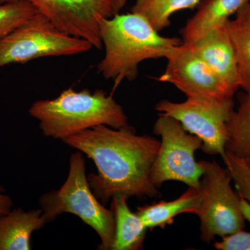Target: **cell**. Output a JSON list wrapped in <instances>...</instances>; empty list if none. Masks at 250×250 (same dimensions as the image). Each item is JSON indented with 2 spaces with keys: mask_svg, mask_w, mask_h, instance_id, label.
<instances>
[{
  "mask_svg": "<svg viewBox=\"0 0 250 250\" xmlns=\"http://www.w3.org/2000/svg\"><path fill=\"white\" fill-rule=\"evenodd\" d=\"M229 19L225 27L236 54L241 88L250 93V0H248L234 15Z\"/></svg>",
  "mask_w": 250,
  "mask_h": 250,
  "instance_id": "16",
  "label": "cell"
},
{
  "mask_svg": "<svg viewBox=\"0 0 250 250\" xmlns=\"http://www.w3.org/2000/svg\"><path fill=\"white\" fill-rule=\"evenodd\" d=\"M62 141L95 163L98 173L87 178L94 195L103 203L117 195L160 196L149 177L160 147V141L154 137L136 135L131 126L117 129L98 125Z\"/></svg>",
  "mask_w": 250,
  "mask_h": 250,
  "instance_id": "1",
  "label": "cell"
},
{
  "mask_svg": "<svg viewBox=\"0 0 250 250\" xmlns=\"http://www.w3.org/2000/svg\"><path fill=\"white\" fill-rule=\"evenodd\" d=\"M93 46L61 31L39 12L0 41V67L47 57L85 53Z\"/></svg>",
  "mask_w": 250,
  "mask_h": 250,
  "instance_id": "5",
  "label": "cell"
},
{
  "mask_svg": "<svg viewBox=\"0 0 250 250\" xmlns=\"http://www.w3.org/2000/svg\"><path fill=\"white\" fill-rule=\"evenodd\" d=\"M218 250H250V231L240 230L232 234L222 237L220 241L214 244Z\"/></svg>",
  "mask_w": 250,
  "mask_h": 250,
  "instance_id": "21",
  "label": "cell"
},
{
  "mask_svg": "<svg viewBox=\"0 0 250 250\" xmlns=\"http://www.w3.org/2000/svg\"><path fill=\"white\" fill-rule=\"evenodd\" d=\"M241 199V211L243 218L250 223V203L246 199L240 197Z\"/></svg>",
  "mask_w": 250,
  "mask_h": 250,
  "instance_id": "23",
  "label": "cell"
},
{
  "mask_svg": "<svg viewBox=\"0 0 250 250\" xmlns=\"http://www.w3.org/2000/svg\"><path fill=\"white\" fill-rule=\"evenodd\" d=\"M202 0H136L131 12L147 20L155 30L160 31L169 27L172 15L198 6Z\"/></svg>",
  "mask_w": 250,
  "mask_h": 250,
  "instance_id": "18",
  "label": "cell"
},
{
  "mask_svg": "<svg viewBox=\"0 0 250 250\" xmlns=\"http://www.w3.org/2000/svg\"><path fill=\"white\" fill-rule=\"evenodd\" d=\"M246 161L247 164H248V166H249L250 168V159H246V160H245Z\"/></svg>",
  "mask_w": 250,
  "mask_h": 250,
  "instance_id": "26",
  "label": "cell"
},
{
  "mask_svg": "<svg viewBox=\"0 0 250 250\" xmlns=\"http://www.w3.org/2000/svg\"><path fill=\"white\" fill-rule=\"evenodd\" d=\"M18 1V0H0V4H5V3L13 2V1Z\"/></svg>",
  "mask_w": 250,
  "mask_h": 250,
  "instance_id": "25",
  "label": "cell"
},
{
  "mask_svg": "<svg viewBox=\"0 0 250 250\" xmlns=\"http://www.w3.org/2000/svg\"><path fill=\"white\" fill-rule=\"evenodd\" d=\"M153 132L161 141L150 170L152 183L160 187L164 182L178 181L200 189L204 170L195 154L202 149L201 139L188 132L177 120L164 115H159Z\"/></svg>",
  "mask_w": 250,
  "mask_h": 250,
  "instance_id": "6",
  "label": "cell"
},
{
  "mask_svg": "<svg viewBox=\"0 0 250 250\" xmlns=\"http://www.w3.org/2000/svg\"><path fill=\"white\" fill-rule=\"evenodd\" d=\"M5 189L0 186V217L7 214L14 207L11 197L4 193Z\"/></svg>",
  "mask_w": 250,
  "mask_h": 250,
  "instance_id": "22",
  "label": "cell"
},
{
  "mask_svg": "<svg viewBox=\"0 0 250 250\" xmlns=\"http://www.w3.org/2000/svg\"><path fill=\"white\" fill-rule=\"evenodd\" d=\"M46 223L41 208L11 210L0 217V250H30L31 234Z\"/></svg>",
  "mask_w": 250,
  "mask_h": 250,
  "instance_id": "13",
  "label": "cell"
},
{
  "mask_svg": "<svg viewBox=\"0 0 250 250\" xmlns=\"http://www.w3.org/2000/svg\"><path fill=\"white\" fill-rule=\"evenodd\" d=\"M239 105L227 122L225 151L241 159H250V93L238 95Z\"/></svg>",
  "mask_w": 250,
  "mask_h": 250,
  "instance_id": "17",
  "label": "cell"
},
{
  "mask_svg": "<svg viewBox=\"0 0 250 250\" xmlns=\"http://www.w3.org/2000/svg\"><path fill=\"white\" fill-rule=\"evenodd\" d=\"M129 197L117 195L112 198L116 237L113 250L142 249L148 229L137 213H133L127 205Z\"/></svg>",
  "mask_w": 250,
  "mask_h": 250,
  "instance_id": "15",
  "label": "cell"
},
{
  "mask_svg": "<svg viewBox=\"0 0 250 250\" xmlns=\"http://www.w3.org/2000/svg\"><path fill=\"white\" fill-rule=\"evenodd\" d=\"M100 30L105 52L98 72L113 81V90L125 80H134L141 62L165 58L171 49L182 44L179 38L161 36L147 20L132 12L103 18Z\"/></svg>",
  "mask_w": 250,
  "mask_h": 250,
  "instance_id": "2",
  "label": "cell"
},
{
  "mask_svg": "<svg viewBox=\"0 0 250 250\" xmlns=\"http://www.w3.org/2000/svg\"><path fill=\"white\" fill-rule=\"evenodd\" d=\"M38 12L69 35L103 47L100 22L114 16L108 0H27Z\"/></svg>",
  "mask_w": 250,
  "mask_h": 250,
  "instance_id": "9",
  "label": "cell"
},
{
  "mask_svg": "<svg viewBox=\"0 0 250 250\" xmlns=\"http://www.w3.org/2000/svg\"><path fill=\"white\" fill-rule=\"evenodd\" d=\"M155 109L159 115L177 120L188 132L200 138L205 154H225L227 122L233 110V98H187L183 103L164 100L156 104Z\"/></svg>",
  "mask_w": 250,
  "mask_h": 250,
  "instance_id": "8",
  "label": "cell"
},
{
  "mask_svg": "<svg viewBox=\"0 0 250 250\" xmlns=\"http://www.w3.org/2000/svg\"><path fill=\"white\" fill-rule=\"evenodd\" d=\"M164 59L167 65L157 80L174 85L187 98H233L234 94L186 44L171 49Z\"/></svg>",
  "mask_w": 250,
  "mask_h": 250,
  "instance_id": "10",
  "label": "cell"
},
{
  "mask_svg": "<svg viewBox=\"0 0 250 250\" xmlns=\"http://www.w3.org/2000/svg\"><path fill=\"white\" fill-rule=\"evenodd\" d=\"M108 1L111 4L114 14H119L120 11L125 7V5L130 0H108Z\"/></svg>",
  "mask_w": 250,
  "mask_h": 250,
  "instance_id": "24",
  "label": "cell"
},
{
  "mask_svg": "<svg viewBox=\"0 0 250 250\" xmlns=\"http://www.w3.org/2000/svg\"><path fill=\"white\" fill-rule=\"evenodd\" d=\"M248 0H202L197 11L180 31L182 42L190 44L223 26Z\"/></svg>",
  "mask_w": 250,
  "mask_h": 250,
  "instance_id": "12",
  "label": "cell"
},
{
  "mask_svg": "<svg viewBox=\"0 0 250 250\" xmlns=\"http://www.w3.org/2000/svg\"><path fill=\"white\" fill-rule=\"evenodd\" d=\"M37 12L27 0L0 4V41L24 24Z\"/></svg>",
  "mask_w": 250,
  "mask_h": 250,
  "instance_id": "19",
  "label": "cell"
},
{
  "mask_svg": "<svg viewBox=\"0 0 250 250\" xmlns=\"http://www.w3.org/2000/svg\"><path fill=\"white\" fill-rule=\"evenodd\" d=\"M39 202L47 223L63 213L77 215L98 233L101 240L99 250H113L116 237L114 213L105 208L92 191L85 174V160L80 151L70 156L65 183L59 190L41 196Z\"/></svg>",
  "mask_w": 250,
  "mask_h": 250,
  "instance_id": "4",
  "label": "cell"
},
{
  "mask_svg": "<svg viewBox=\"0 0 250 250\" xmlns=\"http://www.w3.org/2000/svg\"><path fill=\"white\" fill-rule=\"evenodd\" d=\"M221 156L237 193L250 203V168L246 161L227 151Z\"/></svg>",
  "mask_w": 250,
  "mask_h": 250,
  "instance_id": "20",
  "label": "cell"
},
{
  "mask_svg": "<svg viewBox=\"0 0 250 250\" xmlns=\"http://www.w3.org/2000/svg\"><path fill=\"white\" fill-rule=\"evenodd\" d=\"M200 201V188L188 187L187 191L176 200L138 207L136 213L147 229L151 230L156 228L164 229L167 225H172L177 215L183 213L197 215Z\"/></svg>",
  "mask_w": 250,
  "mask_h": 250,
  "instance_id": "14",
  "label": "cell"
},
{
  "mask_svg": "<svg viewBox=\"0 0 250 250\" xmlns=\"http://www.w3.org/2000/svg\"><path fill=\"white\" fill-rule=\"evenodd\" d=\"M29 113L46 137L62 141L98 125L117 129L131 126L123 106L101 89L92 93L67 88L53 100L33 103Z\"/></svg>",
  "mask_w": 250,
  "mask_h": 250,
  "instance_id": "3",
  "label": "cell"
},
{
  "mask_svg": "<svg viewBox=\"0 0 250 250\" xmlns=\"http://www.w3.org/2000/svg\"><path fill=\"white\" fill-rule=\"evenodd\" d=\"M204 173L200 184L201 201L197 215L200 220V238L209 243L215 236L232 234L246 227L241 211V199L231 187V177L215 161H201Z\"/></svg>",
  "mask_w": 250,
  "mask_h": 250,
  "instance_id": "7",
  "label": "cell"
},
{
  "mask_svg": "<svg viewBox=\"0 0 250 250\" xmlns=\"http://www.w3.org/2000/svg\"><path fill=\"white\" fill-rule=\"evenodd\" d=\"M186 45L206 62L231 93H236L241 88L236 54L225 24Z\"/></svg>",
  "mask_w": 250,
  "mask_h": 250,
  "instance_id": "11",
  "label": "cell"
}]
</instances>
